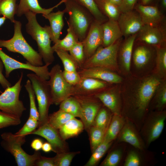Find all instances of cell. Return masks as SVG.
I'll return each instance as SVG.
<instances>
[{"label": "cell", "mask_w": 166, "mask_h": 166, "mask_svg": "<svg viewBox=\"0 0 166 166\" xmlns=\"http://www.w3.org/2000/svg\"><path fill=\"white\" fill-rule=\"evenodd\" d=\"M35 14L29 11L25 14L28 22L26 25L28 34L37 42L39 53L45 64L50 65L54 61V53L51 45L49 26L42 27L38 23Z\"/></svg>", "instance_id": "1"}, {"label": "cell", "mask_w": 166, "mask_h": 166, "mask_svg": "<svg viewBox=\"0 0 166 166\" xmlns=\"http://www.w3.org/2000/svg\"><path fill=\"white\" fill-rule=\"evenodd\" d=\"M14 23L13 37L7 40L0 39V48L4 47L9 51L20 54L27 62L34 66L43 65L40 55L29 45L23 36L21 22L15 20Z\"/></svg>", "instance_id": "2"}, {"label": "cell", "mask_w": 166, "mask_h": 166, "mask_svg": "<svg viewBox=\"0 0 166 166\" xmlns=\"http://www.w3.org/2000/svg\"><path fill=\"white\" fill-rule=\"evenodd\" d=\"M64 3L65 8L64 11L69 17L67 24L72 27L78 40L82 41L94 19L86 9L74 0H66Z\"/></svg>", "instance_id": "3"}, {"label": "cell", "mask_w": 166, "mask_h": 166, "mask_svg": "<svg viewBox=\"0 0 166 166\" xmlns=\"http://www.w3.org/2000/svg\"><path fill=\"white\" fill-rule=\"evenodd\" d=\"M1 136V145L13 156L18 166H35L41 155L38 151L30 155L23 150L22 146L26 142V136H18L10 132H4Z\"/></svg>", "instance_id": "4"}, {"label": "cell", "mask_w": 166, "mask_h": 166, "mask_svg": "<svg viewBox=\"0 0 166 166\" xmlns=\"http://www.w3.org/2000/svg\"><path fill=\"white\" fill-rule=\"evenodd\" d=\"M27 77L31 81L38 102L39 118L38 128L48 123L49 107L52 104L48 80L43 79L35 73H30Z\"/></svg>", "instance_id": "5"}, {"label": "cell", "mask_w": 166, "mask_h": 166, "mask_svg": "<svg viewBox=\"0 0 166 166\" xmlns=\"http://www.w3.org/2000/svg\"><path fill=\"white\" fill-rule=\"evenodd\" d=\"M120 39L108 46H100L92 56L85 60L80 68L100 67L111 70L115 69Z\"/></svg>", "instance_id": "6"}, {"label": "cell", "mask_w": 166, "mask_h": 166, "mask_svg": "<svg viewBox=\"0 0 166 166\" xmlns=\"http://www.w3.org/2000/svg\"><path fill=\"white\" fill-rule=\"evenodd\" d=\"M52 104L59 105L64 100L73 96V86L69 84L62 74L60 65H54L49 71V78L48 81Z\"/></svg>", "instance_id": "7"}, {"label": "cell", "mask_w": 166, "mask_h": 166, "mask_svg": "<svg viewBox=\"0 0 166 166\" xmlns=\"http://www.w3.org/2000/svg\"><path fill=\"white\" fill-rule=\"evenodd\" d=\"M23 73L15 85L5 89L0 95V110L21 118L26 110L22 101L19 99Z\"/></svg>", "instance_id": "8"}, {"label": "cell", "mask_w": 166, "mask_h": 166, "mask_svg": "<svg viewBox=\"0 0 166 166\" xmlns=\"http://www.w3.org/2000/svg\"><path fill=\"white\" fill-rule=\"evenodd\" d=\"M166 119L164 112L155 113L146 117L141 127V133L146 145H149L160 136Z\"/></svg>", "instance_id": "9"}, {"label": "cell", "mask_w": 166, "mask_h": 166, "mask_svg": "<svg viewBox=\"0 0 166 166\" xmlns=\"http://www.w3.org/2000/svg\"><path fill=\"white\" fill-rule=\"evenodd\" d=\"M81 107L80 117L84 127L88 132L93 126L96 116L102 107L100 100L94 96L74 95Z\"/></svg>", "instance_id": "10"}, {"label": "cell", "mask_w": 166, "mask_h": 166, "mask_svg": "<svg viewBox=\"0 0 166 166\" xmlns=\"http://www.w3.org/2000/svg\"><path fill=\"white\" fill-rule=\"evenodd\" d=\"M0 58L5 70V77H9L11 72L18 69H24L31 71L41 78L48 80L49 78L48 64L40 66H34L28 62L23 63L10 57L3 52L0 48Z\"/></svg>", "instance_id": "11"}, {"label": "cell", "mask_w": 166, "mask_h": 166, "mask_svg": "<svg viewBox=\"0 0 166 166\" xmlns=\"http://www.w3.org/2000/svg\"><path fill=\"white\" fill-rule=\"evenodd\" d=\"M30 134L38 135L45 139L52 145L53 151L56 154L69 151L68 146L61 137L58 129L52 127L48 123L38 127Z\"/></svg>", "instance_id": "12"}, {"label": "cell", "mask_w": 166, "mask_h": 166, "mask_svg": "<svg viewBox=\"0 0 166 166\" xmlns=\"http://www.w3.org/2000/svg\"><path fill=\"white\" fill-rule=\"evenodd\" d=\"M82 42L86 60L92 56L98 47L102 45L101 24L94 20L90 25L85 39Z\"/></svg>", "instance_id": "13"}, {"label": "cell", "mask_w": 166, "mask_h": 166, "mask_svg": "<svg viewBox=\"0 0 166 166\" xmlns=\"http://www.w3.org/2000/svg\"><path fill=\"white\" fill-rule=\"evenodd\" d=\"M117 22L122 36L126 38L137 34L144 25L139 14L133 10L121 13Z\"/></svg>", "instance_id": "14"}, {"label": "cell", "mask_w": 166, "mask_h": 166, "mask_svg": "<svg viewBox=\"0 0 166 166\" xmlns=\"http://www.w3.org/2000/svg\"><path fill=\"white\" fill-rule=\"evenodd\" d=\"M107 83L93 78L81 77L79 82L73 86V96H94L106 89L108 86Z\"/></svg>", "instance_id": "15"}, {"label": "cell", "mask_w": 166, "mask_h": 166, "mask_svg": "<svg viewBox=\"0 0 166 166\" xmlns=\"http://www.w3.org/2000/svg\"><path fill=\"white\" fill-rule=\"evenodd\" d=\"M81 77H92L109 83H118L122 78L110 69L100 67L80 68L77 70Z\"/></svg>", "instance_id": "16"}, {"label": "cell", "mask_w": 166, "mask_h": 166, "mask_svg": "<svg viewBox=\"0 0 166 166\" xmlns=\"http://www.w3.org/2000/svg\"><path fill=\"white\" fill-rule=\"evenodd\" d=\"M118 141L128 143L135 148L143 150L145 144L139 134L135 125L125 119V123L118 136Z\"/></svg>", "instance_id": "17"}, {"label": "cell", "mask_w": 166, "mask_h": 166, "mask_svg": "<svg viewBox=\"0 0 166 166\" xmlns=\"http://www.w3.org/2000/svg\"><path fill=\"white\" fill-rule=\"evenodd\" d=\"M138 33L139 40L149 45H160L165 39L163 32L158 26L144 25Z\"/></svg>", "instance_id": "18"}, {"label": "cell", "mask_w": 166, "mask_h": 166, "mask_svg": "<svg viewBox=\"0 0 166 166\" xmlns=\"http://www.w3.org/2000/svg\"><path fill=\"white\" fill-rule=\"evenodd\" d=\"M144 25L158 26L162 19V16L157 7L155 6L137 5L136 6Z\"/></svg>", "instance_id": "19"}, {"label": "cell", "mask_w": 166, "mask_h": 166, "mask_svg": "<svg viewBox=\"0 0 166 166\" xmlns=\"http://www.w3.org/2000/svg\"><path fill=\"white\" fill-rule=\"evenodd\" d=\"M103 42L102 46L106 47L114 43L122 36L117 21L108 19L101 24Z\"/></svg>", "instance_id": "20"}, {"label": "cell", "mask_w": 166, "mask_h": 166, "mask_svg": "<svg viewBox=\"0 0 166 166\" xmlns=\"http://www.w3.org/2000/svg\"><path fill=\"white\" fill-rule=\"evenodd\" d=\"M66 0H61L54 6L48 9L42 8L38 0H20L18 6L16 14L18 17L21 16L27 12L30 11L36 14H42L45 15L51 12L55 8L57 7Z\"/></svg>", "instance_id": "21"}, {"label": "cell", "mask_w": 166, "mask_h": 166, "mask_svg": "<svg viewBox=\"0 0 166 166\" xmlns=\"http://www.w3.org/2000/svg\"><path fill=\"white\" fill-rule=\"evenodd\" d=\"M65 13L63 10L42 15L49 22L51 39L54 43L60 39V36L64 25L63 17Z\"/></svg>", "instance_id": "22"}, {"label": "cell", "mask_w": 166, "mask_h": 166, "mask_svg": "<svg viewBox=\"0 0 166 166\" xmlns=\"http://www.w3.org/2000/svg\"><path fill=\"white\" fill-rule=\"evenodd\" d=\"M84 129V125L82 121L74 117L67 122L58 130L61 137L65 141L78 136Z\"/></svg>", "instance_id": "23"}, {"label": "cell", "mask_w": 166, "mask_h": 166, "mask_svg": "<svg viewBox=\"0 0 166 166\" xmlns=\"http://www.w3.org/2000/svg\"><path fill=\"white\" fill-rule=\"evenodd\" d=\"M113 114L121 115L117 96L111 91H103L94 95Z\"/></svg>", "instance_id": "24"}, {"label": "cell", "mask_w": 166, "mask_h": 166, "mask_svg": "<svg viewBox=\"0 0 166 166\" xmlns=\"http://www.w3.org/2000/svg\"><path fill=\"white\" fill-rule=\"evenodd\" d=\"M125 121V119L121 115L113 114L105 132L103 141L113 142L117 137Z\"/></svg>", "instance_id": "25"}, {"label": "cell", "mask_w": 166, "mask_h": 166, "mask_svg": "<svg viewBox=\"0 0 166 166\" xmlns=\"http://www.w3.org/2000/svg\"><path fill=\"white\" fill-rule=\"evenodd\" d=\"M137 34L126 38L121 45L120 51L121 60L125 69L129 71L133 47Z\"/></svg>", "instance_id": "26"}, {"label": "cell", "mask_w": 166, "mask_h": 166, "mask_svg": "<svg viewBox=\"0 0 166 166\" xmlns=\"http://www.w3.org/2000/svg\"><path fill=\"white\" fill-rule=\"evenodd\" d=\"M67 29V33L62 39L58 40L52 46L54 50L59 49L69 51L75 44L79 40L72 27L69 24Z\"/></svg>", "instance_id": "27"}, {"label": "cell", "mask_w": 166, "mask_h": 166, "mask_svg": "<svg viewBox=\"0 0 166 166\" xmlns=\"http://www.w3.org/2000/svg\"><path fill=\"white\" fill-rule=\"evenodd\" d=\"M101 12L108 19L117 21L121 13L118 7L109 0H94Z\"/></svg>", "instance_id": "28"}, {"label": "cell", "mask_w": 166, "mask_h": 166, "mask_svg": "<svg viewBox=\"0 0 166 166\" xmlns=\"http://www.w3.org/2000/svg\"><path fill=\"white\" fill-rule=\"evenodd\" d=\"M59 109L69 113L75 117L80 118L81 107L78 101L73 96H71L62 101L59 104Z\"/></svg>", "instance_id": "29"}, {"label": "cell", "mask_w": 166, "mask_h": 166, "mask_svg": "<svg viewBox=\"0 0 166 166\" xmlns=\"http://www.w3.org/2000/svg\"><path fill=\"white\" fill-rule=\"evenodd\" d=\"M74 117H75L59 109L49 115L48 123L54 128L58 129L68 121Z\"/></svg>", "instance_id": "30"}, {"label": "cell", "mask_w": 166, "mask_h": 166, "mask_svg": "<svg viewBox=\"0 0 166 166\" xmlns=\"http://www.w3.org/2000/svg\"><path fill=\"white\" fill-rule=\"evenodd\" d=\"M86 9L94 20L102 24L108 20L100 10L94 0H74Z\"/></svg>", "instance_id": "31"}, {"label": "cell", "mask_w": 166, "mask_h": 166, "mask_svg": "<svg viewBox=\"0 0 166 166\" xmlns=\"http://www.w3.org/2000/svg\"><path fill=\"white\" fill-rule=\"evenodd\" d=\"M16 0H0V16L2 15L11 22L15 21L14 16L16 14L18 6Z\"/></svg>", "instance_id": "32"}, {"label": "cell", "mask_w": 166, "mask_h": 166, "mask_svg": "<svg viewBox=\"0 0 166 166\" xmlns=\"http://www.w3.org/2000/svg\"><path fill=\"white\" fill-rule=\"evenodd\" d=\"M113 142H108L103 141L92 152V155L84 166L96 165L108 151Z\"/></svg>", "instance_id": "33"}, {"label": "cell", "mask_w": 166, "mask_h": 166, "mask_svg": "<svg viewBox=\"0 0 166 166\" xmlns=\"http://www.w3.org/2000/svg\"><path fill=\"white\" fill-rule=\"evenodd\" d=\"M104 107H102L98 111L94 119L93 126L106 131L112 116L109 111V109Z\"/></svg>", "instance_id": "34"}, {"label": "cell", "mask_w": 166, "mask_h": 166, "mask_svg": "<svg viewBox=\"0 0 166 166\" xmlns=\"http://www.w3.org/2000/svg\"><path fill=\"white\" fill-rule=\"evenodd\" d=\"M61 61L64 70L67 71H77L80 67L75 60L67 51L56 49L54 50Z\"/></svg>", "instance_id": "35"}, {"label": "cell", "mask_w": 166, "mask_h": 166, "mask_svg": "<svg viewBox=\"0 0 166 166\" xmlns=\"http://www.w3.org/2000/svg\"><path fill=\"white\" fill-rule=\"evenodd\" d=\"M105 132L103 129L93 126L89 130L88 132L92 153L103 142Z\"/></svg>", "instance_id": "36"}, {"label": "cell", "mask_w": 166, "mask_h": 166, "mask_svg": "<svg viewBox=\"0 0 166 166\" xmlns=\"http://www.w3.org/2000/svg\"><path fill=\"white\" fill-rule=\"evenodd\" d=\"M151 56L150 51L144 46L137 47L135 50L133 59L135 65L137 67L145 65L149 61Z\"/></svg>", "instance_id": "37"}, {"label": "cell", "mask_w": 166, "mask_h": 166, "mask_svg": "<svg viewBox=\"0 0 166 166\" xmlns=\"http://www.w3.org/2000/svg\"><path fill=\"white\" fill-rule=\"evenodd\" d=\"M25 87L29 95L30 102V114L29 117L38 121L39 120V114L36 106L35 95L30 81L27 80Z\"/></svg>", "instance_id": "38"}, {"label": "cell", "mask_w": 166, "mask_h": 166, "mask_svg": "<svg viewBox=\"0 0 166 166\" xmlns=\"http://www.w3.org/2000/svg\"><path fill=\"white\" fill-rule=\"evenodd\" d=\"M69 52L80 68H81L85 60L82 42L78 41Z\"/></svg>", "instance_id": "39"}, {"label": "cell", "mask_w": 166, "mask_h": 166, "mask_svg": "<svg viewBox=\"0 0 166 166\" xmlns=\"http://www.w3.org/2000/svg\"><path fill=\"white\" fill-rule=\"evenodd\" d=\"M21 123L20 118L0 110V129L16 126Z\"/></svg>", "instance_id": "40"}, {"label": "cell", "mask_w": 166, "mask_h": 166, "mask_svg": "<svg viewBox=\"0 0 166 166\" xmlns=\"http://www.w3.org/2000/svg\"><path fill=\"white\" fill-rule=\"evenodd\" d=\"M79 152H65L57 153L55 156L56 166H69L74 157Z\"/></svg>", "instance_id": "41"}, {"label": "cell", "mask_w": 166, "mask_h": 166, "mask_svg": "<svg viewBox=\"0 0 166 166\" xmlns=\"http://www.w3.org/2000/svg\"><path fill=\"white\" fill-rule=\"evenodd\" d=\"M122 153L120 149L111 152L101 164V166H117L121 160Z\"/></svg>", "instance_id": "42"}, {"label": "cell", "mask_w": 166, "mask_h": 166, "mask_svg": "<svg viewBox=\"0 0 166 166\" xmlns=\"http://www.w3.org/2000/svg\"><path fill=\"white\" fill-rule=\"evenodd\" d=\"M38 125V121L29 117L22 128L14 134L18 136H26L35 130Z\"/></svg>", "instance_id": "43"}, {"label": "cell", "mask_w": 166, "mask_h": 166, "mask_svg": "<svg viewBox=\"0 0 166 166\" xmlns=\"http://www.w3.org/2000/svg\"><path fill=\"white\" fill-rule=\"evenodd\" d=\"M141 160L138 153L134 151L129 152L125 159L124 166H139L141 165Z\"/></svg>", "instance_id": "44"}, {"label": "cell", "mask_w": 166, "mask_h": 166, "mask_svg": "<svg viewBox=\"0 0 166 166\" xmlns=\"http://www.w3.org/2000/svg\"><path fill=\"white\" fill-rule=\"evenodd\" d=\"M62 74L65 81L73 86L77 84L81 78L77 71H69L64 70L62 71Z\"/></svg>", "instance_id": "45"}, {"label": "cell", "mask_w": 166, "mask_h": 166, "mask_svg": "<svg viewBox=\"0 0 166 166\" xmlns=\"http://www.w3.org/2000/svg\"><path fill=\"white\" fill-rule=\"evenodd\" d=\"M35 166H56L55 156L48 158L41 156L35 162Z\"/></svg>", "instance_id": "46"}, {"label": "cell", "mask_w": 166, "mask_h": 166, "mask_svg": "<svg viewBox=\"0 0 166 166\" xmlns=\"http://www.w3.org/2000/svg\"><path fill=\"white\" fill-rule=\"evenodd\" d=\"M156 107L160 110L166 104V88L164 86L160 91L156 98Z\"/></svg>", "instance_id": "47"}, {"label": "cell", "mask_w": 166, "mask_h": 166, "mask_svg": "<svg viewBox=\"0 0 166 166\" xmlns=\"http://www.w3.org/2000/svg\"><path fill=\"white\" fill-rule=\"evenodd\" d=\"M137 0H123L119 9L121 12H125L133 10Z\"/></svg>", "instance_id": "48"}, {"label": "cell", "mask_w": 166, "mask_h": 166, "mask_svg": "<svg viewBox=\"0 0 166 166\" xmlns=\"http://www.w3.org/2000/svg\"><path fill=\"white\" fill-rule=\"evenodd\" d=\"M157 60L160 67L165 69H166V50L165 49L160 48L157 52Z\"/></svg>", "instance_id": "49"}, {"label": "cell", "mask_w": 166, "mask_h": 166, "mask_svg": "<svg viewBox=\"0 0 166 166\" xmlns=\"http://www.w3.org/2000/svg\"><path fill=\"white\" fill-rule=\"evenodd\" d=\"M4 67L3 62L0 58V84L5 89L8 87L11 86V84L2 73Z\"/></svg>", "instance_id": "50"}, {"label": "cell", "mask_w": 166, "mask_h": 166, "mask_svg": "<svg viewBox=\"0 0 166 166\" xmlns=\"http://www.w3.org/2000/svg\"><path fill=\"white\" fill-rule=\"evenodd\" d=\"M43 144V142L41 139L37 138L32 141L31 147L35 151H38L42 149Z\"/></svg>", "instance_id": "51"}, {"label": "cell", "mask_w": 166, "mask_h": 166, "mask_svg": "<svg viewBox=\"0 0 166 166\" xmlns=\"http://www.w3.org/2000/svg\"><path fill=\"white\" fill-rule=\"evenodd\" d=\"M42 149L45 152H49L53 150L52 145L48 142L43 143Z\"/></svg>", "instance_id": "52"}, {"label": "cell", "mask_w": 166, "mask_h": 166, "mask_svg": "<svg viewBox=\"0 0 166 166\" xmlns=\"http://www.w3.org/2000/svg\"><path fill=\"white\" fill-rule=\"evenodd\" d=\"M110 2L119 7L121 5L123 0H109Z\"/></svg>", "instance_id": "53"}, {"label": "cell", "mask_w": 166, "mask_h": 166, "mask_svg": "<svg viewBox=\"0 0 166 166\" xmlns=\"http://www.w3.org/2000/svg\"><path fill=\"white\" fill-rule=\"evenodd\" d=\"M6 19L4 16L0 17V27L4 24Z\"/></svg>", "instance_id": "54"}, {"label": "cell", "mask_w": 166, "mask_h": 166, "mask_svg": "<svg viewBox=\"0 0 166 166\" xmlns=\"http://www.w3.org/2000/svg\"><path fill=\"white\" fill-rule=\"evenodd\" d=\"M152 0H141L142 4L144 5H147Z\"/></svg>", "instance_id": "55"}, {"label": "cell", "mask_w": 166, "mask_h": 166, "mask_svg": "<svg viewBox=\"0 0 166 166\" xmlns=\"http://www.w3.org/2000/svg\"><path fill=\"white\" fill-rule=\"evenodd\" d=\"M161 3L162 7L164 8L166 7V0H160Z\"/></svg>", "instance_id": "56"}, {"label": "cell", "mask_w": 166, "mask_h": 166, "mask_svg": "<svg viewBox=\"0 0 166 166\" xmlns=\"http://www.w3.org/2000/svg\"></svg>", "instance_id": "57"}]
</instances>
